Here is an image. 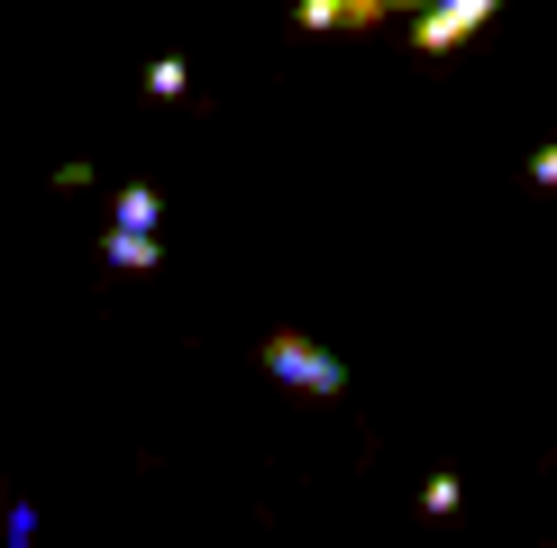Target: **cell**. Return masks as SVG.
Returning <instances> with one entry per match:
<instances>
[{"instance_id": "cell-8", "label": "cell", "mask_w": 557, "mask_h": 548, "mask_svg": "<svg viewBox=\"0 0 557 548\" xmlns=\"http://www.w3.org/2000/svg\"><path fill=\"white\" fill-rule=\"evenodd\" d=\"M530 183H540V192H557V147H540V155H530Z\"/></svg>"}, {"instance_id": "cell-1", "label": "cell", "mask_w": 557, "mask_h": 548, "mask_svg": "<svg viewBox=\"0 0 557 548\" xmlns=\"http://www.w3.org/2000/svg\"><path fill=\"white\" fill-rule=\"evenodd\" d=\"M257 365L274 384H293V394H311V402H338L347 394V365L320 348V338H301V329H274L265 348H257Z\"/></svg>"}, {"instance_id": "cell-2", "label": "cell", "mask_w": 557, "mask_h": 548, "mask_svg": "<svg viewBox=\"0 0 557 548\" xmlns=\"http://www.w3.org/2000/svg\"><path fill=\"white\" fill-rule=\"evenodd\" d=\"M494 10L503 0H421V10H411V55H457Z\"/></svg>"}, {"instance_id": "cell-3", "label": "cell", "mask_w": 557, "mask_h": 548, "mask_svg": "<svg viewBox=\"0 0 557 548\" xmlns=\"http://www.w3.org/2000/svg\"><path fill=\"white\" fill-rule=\"evenodd\" d=\"M384 18H393V0H293L301 37H375Z\"/></svg>"}, {"instance_id": "cell-4", "label": "cell", "mask_w": 557, "mask_h": 548, "mask_svg": "<svg viewBox=\"0 0 557 548\" xmlns=\"http://www.w3.org/2000/svg\"><path fill=\"white\" fill-rule=\"evenodd\" d=\"M101 265H110V274H156V265H165V247H156V228L110 220V228H101Z\"/></svg>"}, {"instance_id": "cell-5", "label": "cell", "mask_w": 557, "mask_h": 548, "mask_svg": "<svg viewBox=\"0 0 557 548\" xmlns=\"http://www.w3.org/2000/svg\"><path fill=\"white\" fill-rule=\"evenodd\" d=\"M110 220H128V228H156V220H165V201H156L147 183H128V192L110 201Z\"/></svg>"}, {"instance_id": "cell-7", "label": "cell", "mask_w": 557, "mask_h": 548, "mask_svg": "<svg viewBox=\"0 0 557 548\" xmlns=\"http://www.w3.org/2000/svg\"><path fill=\"white\" fill-rule=\"evenodd\" d=\"M457 502H467V485H457V475H430V485H421V512H438V521H448Z\"/></svg>"}, {"instance_id": "cell-6", "label": "cell", "mask_w": 557, "mask_h": 548, "mask_svg": "<svg viewBox=\"0 0 557 548\" xmlns=\"http://www.w3.org/2000/svg\"><path fill=\"white\" fill-rule=\"evenodd\" d=\"M147 91H156V101H183V91H193V64H183V55H156V64H147Z\"/></svg>"}, {"instance_id": "cell-9", "label": "cell", "mask_w": 557, "mask_h": 548, "mask_svg": "<svg viewBox=\"0 0 557 548\" xmlns=\"http://www.w3.org/2000/svg\"><path fill=\"white\" fill-rule=\"evenodd\" d=\"M393 10H421V0H393Z\"/></svg>"}]
</instances>
